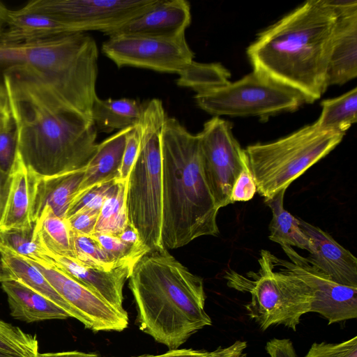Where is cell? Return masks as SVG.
I'll return each instance as SVG.
<instances>
[{
  "label": "cell",
  "instance_id": "6da1fadb",
  "mask_svg": "<svg viewBox=\"0 0 357 357\" xmlns=\"http://www.w3.org/2000/svg\"><path fill=\"white\" fill-rule=\"evenodd\" d=\"M3 82L17 134V153L28 171L46 178L86 167L95 153L97 128L45 80L26 68Z\"/></svg>",
  "mask_w": 357,
  "mask_h": 357
},
{
  "label": "cell",
  "instance_id": "7a4b0ae2",
  "mask_svg": "<svg viewBox=\"0 0 357 357\" xmlns=\"http://www.w3.org/2000/svg\"><path fill=\"white\" fill-rule=\"evenodd\" d=\"M337 19L324 0L305 1L248 47L253 71L297 91L305 102L320 98L328 88L326 69Z\"/></svg>",
  "mask_w": 357,
  "mask_h": 357
},
{
  "label": "cell",
  "instance_id": "3957f363",
  "mask_svg": "<svg viewBox=\"0 0 357 357\" xmlns=\"http://www.w3.org/2000/svg\"><path fill=\"white\" fill-rule=\"evenodd\" d=\"M128 279L139 329L169 349H178L198 331L212 325L204 310L202 278L167 250L147 252L135 264Z\"/></svg>",
  "mask_w": 357,
  "mask_h": 357
},
{
  "label": "cell",
  "instance_id": "277c9868",
  "mask_svg": "<svg viewBox=\"0 0 357 357\" xmlns=\"http://www.w3.org/2000/svg\"><path fill=\"white\" fill-rule=\"evenodd\" d=\"M164 248L183 247L195 238L219 234V208L206 182L199 133L167 117L161 135Z\"/></svg>",
  "mask_w": 357,
  "mask_h": 357
},
{
  "label": "cell",
  "instance_id": "5b68a950",
  "mask_svg": "<svg viewBox=\"0 0 357 357\" xmlns=\"http://www.w3.org/2000/svg\"><path fill=\"white\" fill-rule=\"evenodd\" d=\"M98 59L96 41L84 33L20 43L0 42V94L6 95L5 73L16 68L29 69L52 86L73 109L92 120V106L98 96Z\"/></svg>",
  "mask_w": 357,
  "mask_h": 357
},
{
  "label": "cell",
  "instance_id": "8992f818",
  "mask_svg": "<svg viewBox=\"0 0 357 357\" xmlns=\"http://www.w3.org/2000/svg\"><path fill=\"white\" fill-rule=\"evenodd\" d=\"M167 117L160 100L146 102L140 121L139 151L127 179L128 220L149 252L165 249L162 242L160 135Z\"/></svg>",
  "mask_w": 357,
  "mask_h": 357
},
{
  "label": "cell",
  "instance_id": "52a82bcc",
  "mask_svg": "<svg viewBox=\"0 0 357 357\" xmlns=\"http://www.w3.org/2000/svg\"><path fill=\"white\" fill-rule=\"evenodd\" d=\"M258 262L257 273L250 271L243 275L227 271L224 278L227 286L250 294L251 300L245 307L261 330L283 325L296 331L301 317L311 312L312 291L270 251L261 250Z\"/></svg>",
  "mask_w": 357,
  "mask_h": 357
},
{
  "label": "cell",
  "instance_id": "ba28073f",
  "mask_svg": "<svg viewBox=\"0 0 357 357\" xmlns=\"http://www.w3.org/2000/svg\"><path fill=\"white\" fill-rule=\"evenodd\" d=\"M344 134L322 130L314 123L272 142L245 149L257 192L264 199L287 188L333 151Z\"/></svg>",
  "mask_w": 357,
  "mask_h": 357
},
{
  "label": "cell",
  "instance_id": "9c48e42d",
  "mask_svg": "<svg viewBox=\"0 0 357 357\" xmlns=\"http://www.w3.org/2000/svg\"><path fill=\"white\" fill-rule=\"evenodd\" d=\"M195 100L202 109L211 114L261 119L294 111L305 102L297 91L255 71L236 82L198 91Z\"/></svg>",
  "mask_w": 357,
  "mask_h": 357
},
{
  "label": "cell",
  "instance_id": "30bf717a",
  "mask_svg": "<svg viewBox=\"0 0 357 357\" xmlns=\"http://www.w3.org/2000/svg\"><path fill=\"white\" fill-rule=\"evenodd\" d=\"M158 0H36L23 8L47 15L70 33H105L151 8Z\"/></svg>",
  "mask_w": 357,
  "mask_h": 357
},
{
  "label": "cell",
  "instance_id": "8fae6325",
  "mask_svg": "<svg viewBox=\"0 0 357 357\" xmlns=\"http://www.w3.org/2000/svg\"><path fill=\"white\" fill-rule=\"evenodd\" d=\"M199 135L204 176L220 209L231 204L232 188L247 155L234 137L231 125L218 116L206 121Z\"/></svg>",
  "mask_w": 357,
  "mask_h": 357
},
{
  "label": "cell",
  "instance_id": "7c38bea8",
  "mask_svg": "<svg viewBox=\"0 0 357 357\" xmlns=\"http://www.w3.org/2000/svg\"><path fill=\"white\" fill-rule=\"evenodd\" d=\"M102 52L119 68L134 66L178 75L194 61L185 34L170 38L111 36L103 43Z\"/></svg>",
  "mask_w": 357,
  "mask_h": 357
},
{
  "label": "cell",
  "instance_id": "4fadbf2b",
  "mask_svg": "<svg viewBox=\"0 0 357 357\" xmlns=\"http://www.w3.org/2000/svg\"><path fill=\"white\" fill-rule=\"evenodd\" d=\"M25 259L39 269L71 307L75 318L85 328L98 332L122 331L128 327V314L115 310L94 291L56 266L47 257Z\"/></svg>",
  "mask_w": 357,
  "mask_h": 357
},
{
  "label": "cell",
  "instance_id": "5bb4252c",
  "mask_svg": "<svg viewBox=\"0 0 357 357\" xmlns=\"http://www.w3.org/2000/svg\"><path fill=\"white\" fill-rule=\"evenodd\" d=\"M289 260L278 258L280 263L301 278L314 294L311 312L318 313L328 324L357 317V288L333 282L310 264L292 247L281 245Z\"/></svg>",
  "mask_w": 357,
  "mask_h": 357
},
{
  "label": "cell",
  "instance_id": "9a60e30c",
  "mask_svg": "<svg viewBox=\"0 0 357 357\" xmlns=\"http://www.w3.org/2000/svg\"><path fill=\"white\" fill-rule=\"evenodd\" d=\"M191 22L190 5L185 0H158L151 8L122 26L106 32L115 36L176 37Z\"/></svg>",
  "mask_w": 357,
  "mask_h": 357
},
{
  "label": "cell",
  "instance_id": "2e32d148",
  "mask_svg": "<svg viewBox=\"0 0 357 357\" xmlns=\"http://www.w3.org/2000/svg\"><path fill=\"white\" fill-rule=\"evenodd\" d=\"M299 225L310 241L307 261L333 282L357 288L356 257L319 227L301 219Z\"/></svg>",
  "mask_w": 357,
  "mask_h": 357
},
{
  "label": "cell",
  "instance_id": "e0dca14e",
  "mask_svg": "<svg viewBox=\"0 0 357 357\" xmlns=\"http://www.w3.org/2000/svg\"><path fill=\"white\" fill-rule=\"evenodd\" d=\"M59 268L94 291L119 312L128 314L123 307V288L133 266L123 265L105 271L82 265L76 260L50 253H44Z\"/></svg>",
  "mask_w": 357,
  "mask_h": 357
},
{
  "label": "cell",
  "instance_id": "ac0fdd59",
  "mask_svg": "<svg viewBox=\"0 0 357 357\" xmlns=\"http://www.w3.org/2000/svg\"><path fill=\"white\" fill-rule=\"evenodd\" d=\"M357 76V8L337 15L326 69V86L342 85Z\"/></svg>",
  "mask_w": 357,
  "mask_h": 357
},
{
  "label": "cell",
  "instance_id": "d6986e66",
  "mask_svg": "<svg viewBox=\"0 0 357 357\" xmlns=\"http://www.w3.org/2000/svg\"><path fill=\"white\" fill-rule=\"evenodd\" d=\"M32 203L33 176L17 153L10 174V185L0 220V231L33 229Z\"/></svg>",
  "mask_w": 357,
  "mask_h": 357
},
{
  "label": "cell",
  "instance_id": "ffe728a7",
  "mask_svg": "<svg viewBox=\"0 0 357 357\" xmlns=\"http://www.w3.org/2000/svg\"><path fill=\"white\" fill-rule=\"evenodd\" d=\"M84 174V168L46 178H36L32 174L34 224L45 208L55 215L66 219L70 205L79 190Z\"/></svg>",
  "mask_w": 357,
  "mask_h": 357
},
{
  "label": "cell",
  "instance_id": "44dd1931",
  "mask_svg": "<svg viewBox=\"0 0 357 357\" xmlns=\"http://www.w3.org/2000/svg\"><path fill=\"white\" fill-rule=\"evenodd\" d=\"M132 128L119 130L97 144L75 197L96 185L119 180L127 136Z\"/></svg>",
  "mask_w": 357,
  "mask_h": 357
},
{
  "label": "cell",
  "instance_id": "7402d4cb",
  "mask_svg": "<svg viewBox=\"0 0 357 357\" xmlns=\"http://www.w3.org/2000/svg\"><path fill=\"white\" fill-rule=\"evenodd\" d=\"M10 280L25 285L54 302L70 317H75L71 307L34 264L0 244V283Z\"/></svg>",
  "mask_w": 357,
  "mask_h": 357
},
{
  "label": "cell",
  "instance_id": "603a6c76",
  "mask_svg": "<svg viewBox=\"0 0 357 357\" xmlns=\"http://www.w3.org/2000/svg\"><path fill=\"white\" fill-rule=\"evenodd\" d=\"M1 287L7 295L10 315L16 319L32 323L70 317L54 302L17 281L2 282Z\"/></svg>",
  "mask_w": 357,
  "mask_h": 357
},
{
  "label": "cell",
  "instance_id": "cb8c5ba5",
  "mask_svg": "<svg viewBox=\"0 0 357 357\" xmlns=\"http://www.w3.org/2000/svg\"><path fill=\"white\" fill-rule=\"evenodd\" d=\"M69 33V29L63 23L47 15L22 8L9 10L0 42L33 41Z\"/></svg>",
  "mask_w": 357,
  "mask_h": 357
},
{
  "label": "cell",
  "instance_id": "d4e9b609",
  "mask_svg": "<svg viewBox=\"0 0 357 357\" xmlns=\"http://www.w3.org/2000/svg\"><path fill=\"white\" fill-rule=\"evenodd\" d=\"M146 102L131 98L101 99L97 96L91 109V118L97 130L110 133L138 125Z\"/></svg>",
  "mask_w": 357,
  "mask_h": 357
},
{
  "label": "cell",
  "instance_id": "484cf974",
  "mask_svg": "<svg viewBox=\"0 0 357 357\" xmlns=\"http://www.w3.org/2000/svg\"><path fill=\"white\" fill-rule=\"evenodd\" d=\"M33 238L45 252L75 259L73 231L66 219L44 209L35 222Z\"/></svg>",
  "mask_w": 357,
  "mask_h": 357
},
{
  "label": "cell",
  "instance_id": "4316f807",
  "mask_svg": "<svg viewBox=\"0 0 357 357\" xmlns=\"http://www.w3.org/2000/svg\"><path fill=\"white\" fill-rule=\"evenodd\" d=\"M286 189H282L264 203L272 212L268 238L281 245L296 247L310 251V241L300 227L299 219L284 208Z\"/></svg>",
  "mask_w": 357,
  "mask_h": 357
},
{
  "label": "cell",
  "instance_id": "83f0119b",
  "mask_svg": "<svg viewBox=\"0 0 357 357\" xmlns=\"http://www.w3.org/2000/svg\"><path fill=\"white\" fill-rule=\"evenodd\" d=\"M322 110L316 126L327 131L345 135L346 131L357 120V88L332 99L321 102Z\"/></svg>",
  "mask_w": 357,
  "mask_h": 357
},
{
  "label": "cell",
  "instance_id": "f1b7e54d",
  "mask_svg": "<svg viewBox=\"0 0 357 357\" xmlns=\"http://www.w3.org/2000/svg\"><path fill=\"white\" fill-rule=\"evenodd\" d=\"M127 180H115L100 210L94 232L118 236L128 223Z\"/></svg>",
  "mask_w": 357,
  "mask_h": 357
},
{
  "label": "cell",
  "instance_id": "f546056e",
  "mask_svg": "<svg viewBox=\"0 0 357 357\" xmlns=\"http://www.w3.org/2000/svg\"><path fill=\"white\" fill-rule=\"evenodd\" d=\"M176 83L196 92L229 82L230 73L220 63H201L192 61L179 75Z\"/></svg>",
  "mask_w": 357,
  "mask_h": 357
},
{
  "label": "cell",
  "instance_id": "4dcf8cb0",
  "mask_svg": "<svg viewBox=\"0 0 357 357\" xmlns=\"http://www.w3.org/2000/svg\"><path fill=\"white\" fill-rule=\"evenodd\" d=\"M73 238L75 260L82 265L105 271L123 266L110 257L91 236L73 232Z\"/></svg>",
  "mask_w": 357,
  "mask_h": 357
},
{
  "label": "cell",
  "instance_id": "1f68e13d",
  "mask_svg": "<svg viewBox=\"0 0 357 357\" xmlns=\"http://www.w3.org/2000/svg\"><path fill=\"white\" fill-rule=\"evenodd\" d=\"M36 335L0 319V349L22 357H35L38 354Z\"/></svg>",
  "mask_w": 357,
  "mask_h": 357
},
{
  "label": "cell",
  "instance_id": "d6a6232c",
  "mask_svg": "<svg viewBox=\"0 0 357 357\" xmlns=\"http://www.w3.org/2000/svg\"><path fill=\"white\" fill-rule=\"evenodd\" d=\"M0 244L28 259H42L43 251L33 238V228L0 231Z\"/></svg>",
  "mask_w": 357,
  "mask_h": 357
},
{
  "label": "cell",
  "instance_id": "836d02e7",
  "mask_svg": "<svg viewBox=\"0 0 357 357\" xmlns=\"http://www.w3.org/2000/svg\"><path fill=\"white\" fill-rule=\"evenodd\" d=\"M102 247V248L114 259L121 265L131 266L147 253V252L137 249L123 242L118 236L93 232L90 235Z\"/></svg>",
  "mask_w": 357,
  "mask_h": 357
},
{
  "label": "cell",
  "instance_id": "e575fe53",
  "mask_svg": "<svg viewBox=\"0 0 357 357\" xmlns=\"http://www.w3.org/2000/svg\"><path fill=\"white\" fill-rule=\"evenodd\" d=\"M114 181L96 185L77 195L70 205L66 218L81 211L100 212Z\"/></svg>",
  "mask_w": 357,
  "mask_h": 357
},
{
  "label": "cell",
  "instance_id": "d590c367",
  "mask_svg": "<svg viewBox=\"0 0 357 357\" xmlns=\"http://www.w3.org/2000/svg\"><path fill=\"white\" fill-rule=\"evenodd\" d=\"M304 357H357V336L339 343L314 342Z\"/></svg>",
  "mask_w": 357,
  "mask_h": 357
},
{
  "label": "cell",
  "instance_id": "8d00e7d4",
  "mask_svg": "<svg viewBox=\"0 0 357 357\" xmlns=\"http://www.w3.org/2000/svg\"><path fill=\"white\" fill-rule=\"evenodd\" d=\"M17 155V134L13 122L8 128L0 132V169L10 174Z\"/></svg>",
  "mask_w": 357,
  "mask_h": 357
},
{
  "label": "cell",
  "instance_id": "74e56055",
  "mask_svg": "<svg viewBox=\"0 0 357 357\" xmlns=\"http://www.w3.org/2000/svg\"><path fill=\"white\" fill-rule=\"evenodd\" d=\"M256 192V183L247 157L244 161L243 169L233 186L231 202L234 204L237 202L249 201L253 198Z\"/></svg>",
  "mask_w": 357,
  "mask_h": 357
},
{
  "label": "cell",
  "instance_id": "f35d334b",
  "mask_svg": "<svg viewBox=\"0 0 357 357\" xmlns=\"http://www.w3.org/2000/svg\"><path fill=\"white\" fill-rule=\"evenodd\" d=\"M141 144L140 123L128 134L119 180L126 181L137 158Z\"/></svg>",
  "mask_w": 357,
  "mask_h": 357
},
{
  "label": "cell",
  "instance_id": "ab89813d",
  "mask_svg": "<svg viewBox=\"0 0 357 357\" xmlns=\"http://www.w3.org/2000/svg\"><path fill=\"white\" fill-rule=\"evenodd\" d=\"M99 212L81 211L66 218L74 233L90 236L94 232Z\"/></svg>",
  "mask_w": 357,
  "mask_h": 357
},
{
  "label": "cell",
  "instance_id": "60d3db41",
  "mask_svg": "<svg viewBox=\"0 0 357 357\" xmlns=\"http://www.w3.org/2000/svg\"><path fill=\"white\" fill-rule=\"evenodd\" d=\"M265 349L270 357H298L289 339L273 338L266 342Z\"/></svg>",
  "mask_w": 357,
  "mask_h": 357
},
{
  "label": "cell",
  "instance_id": "b9f144b4",
  "mask_svg": "<svg viewBox=\"0 0 357 357\" xmlns=\"http://www.w3.org/2000/svg\"><path fill=\"white\" fill-rule=\"evenodd\" d=\"M247 347L246 341L236 340L229 346L220 347L210 351L207 357H247L245 352Z\"/></svg>",
  "mask_w": 357,
  "mask_h": 357
},
{
  "label": "cell",
  "instance_id": "7bdbcfd3",
  "mask_svg": "<svg viewBox=\"0 0 357 357\" xmlns=\"http://www.w3.org/2000/svg\"><path fill=\"white\" fill-rule=\"evenodd\" d=\"M125 243L139 250L149 252L143 244L138 231L128 222L122 231L117 236Z\"/></svg>",
  "mask_w": 357,
  "mask_h": 357
},
{
  "label": "cell",
  "instance_id": "ee69618b",
  "mask_svg": "<svg viewBox=\"0 0 357 357\" xmlns=\"http://www.w3.org/2000/svg\"><path fill=\"white\" fill-rule=\"evenodd\" d=\"M210 351L192 349H175L160 355H141L135 357H207Z\"/></svg>",
  "mask_w": 357,
  "mask_h": 357
},
{
  "label": "cell",
  "instance_id": "f6af8a7d",
  "mask_svg": "<svg viewBox=\"0 0 357 357\" xmlns=\"http://www.w3.org/2000/svg\"><path fill=\"white\" fill-rule=\"evenodd\" d=\"M13 122L7 96L0 94V132L8 128Z\"/></svg>",
  "mask_w": 357,
  "mask_h": 357
},
{
  "label": "cell",
  "instance_id": "bcb514c9",
  "mask_svg": "<svg viewBox=\"0 0 357 357\" xmlns=\"http://www.w3.org/2000/svg\"><path fill=\"white\" fill-rule=\"evenodd\" d=\"M324 1L337 15L357 8L356 0H324Z\"/></svg>",
  "mask_w": 357,
  "mask_h": 357
},
{
  "label": "cell",
  "instance_id": "7dc6e473",
  "mask_svg": "<svg viewBox=\"0 0 357 357\" xmlns=\"http://www.w3.org/2000/svg\"><path fill=\"white\" fill-rule=\"evenodd\" d=\"M10 185V174L0 169V220L4 209Z\"/></svg>",
  "mask_w": 357,
  "mask_h": 357
},
{
  "label": "cell",
  "instance_id": "c3c4849f",
  "mask_svg": "<svg viewBox=\"0 0 357 357\" xmlns=\"http://www.w3.org/2000/svg\"><path fill=\"white\" fill-rule=\"evenodd\" d=\"M35 357H100L96 354L84 353L81 351H63L56 353L38 354Z\"/></svg>",
  "mask_w": 357,
  "mask_h": 357
},
{
  "label": "cell",
  "instance_id": "681fc988",
  "mask_svg": "<svg viewBox=\"0 0 357 357\" xmlns=\"http://www.w3.org/2000/svg\"><path fill=\"white\" fill-rule=\"evenodd\" d=\"M9 10L4 4L0 2V40L6 26Z\"/></svg>",
  "mask_w": 357,
  "mask_h": 357
},
{
  "label": "cell",
  "instance_id": "f907efd6",
  "mask_svg": "<svg viewBox=\"0 0 357 357\" xmlns=\"http://www.w3.org/2000/svg\"><path fill=\"white\" fill-rule=\"evenodd\" d=\"M0 357H22L16 354L8 353L3 350L0 349Z\"/></svg>",
  "mask_w": 357,
  "mask_h": 357
}]
</instances>
